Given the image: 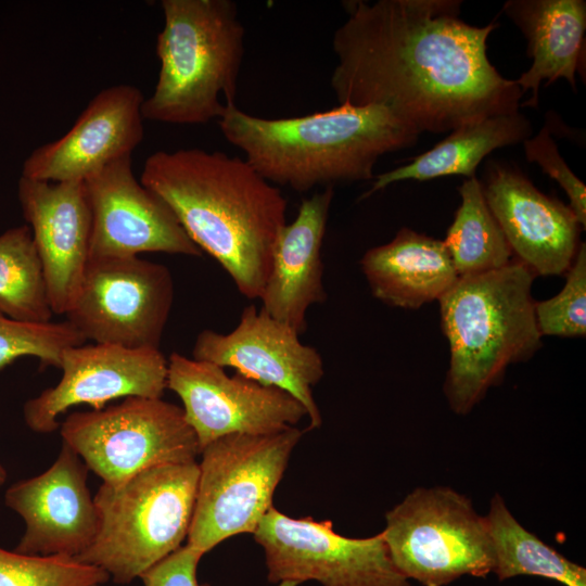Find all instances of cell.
I'll return each mask as SVG.
<instances>
[{
    "label": "cell",
    "mask_w": 586,
    "mask_h": 586,
    "mask_svg": "<svg viewBox=\"0 0 586 586\" xmlns=\"http://www.w3.org/2000/svg\"><path fill=\"white\" fill-rule=\"evenodd\" d=\"M334 31L339 104L381 105L420 133L515 113L523 93L491 63L492 22L460 18L459 0L351 1Z\"/></svg>",
    "instance_id": "obj_1"
},
{
    "label": "cell",
    "mask_w": 586,
    "mask_h": 586,
    "mask_svg": "<svg viewBox=\"0 0 586 586\" xmlns=\"http://www.w3.org/2000/svg\"><path fill=\"white\" fill-rule=\"evenodd\" d=\"M140 181L166 203L242 295L259 298L286 225L288 201L277 186L244 158L202 149L154 152Z\"/></svg>",
    "instance_id": "obj_2"
},
{
    "label": "cell",
    "mask_w": 586,
    "mask_h": 586,
    "mask_svg": "<svg viewBox=\"0 0 586 586\" xmlns=\"http://www.w3.org/2000/svg\"><path fill=\"white\" fill-rule=\"evenodd\" d=\"M217 122L264 179L297 192L370 180L381 156L413 145L421 135L381 105L347 103L282 118L225 104Z\"/></svg>",
    "instance_id": "obj_3"
},
{
    "label": "cell",
    "mask_w": 586,
    "mask_h": 586,
    "mask_svg": "<svg viewBox=\"0 0 586 586\" xmlns=\"http://www.w3.org/2000/svg\"><path fill=\"white\" fill-rule=\"evenodd\" d=\"M535 276L513 259L497 270L460 277L438 300L450 351L444 394L455 413H469L508 366L539 348L531 293Z\"/></svg>",
    "instance_id": "obj_4"
},
{
    "label": "cell",
    "mask_w": 586,
    "mask_h": 586,
    "mask_svg": "<svg viewBox=\"0 0 586 586\" xmlns=\"http://www.w3.org/2000/svg\"><path fill=\"white\" fill-rule=\"evenodd\" d=\"M158 78L143 119L200 125L234 104L245 29L231 0H163Z\"/></svg>",
    "instance_id": "obj_5"
},
{
    "label": "cell",
    "mask_w": 586,
    "mask_h": 586,
    "mask_svg": "<svg viewBox=\"0 0 586 586\" xmlns=\"http://www.w3.org/2000/svg\"><path fill=\"white\" fill-rule=\"evenodd\" d=\"M199 463H168L118 484L102 483L93 496L99 528L75 559L129 584L181 547L196 497Z\"/></svg>",
    "instance_id": "obj_6"
},
{
    "label": "cell",
    "mask_w": 586,
    "mask_h": 586,
    "mask_svg": "<svg viewBox=\"0 0 586 586\" xmlns=\"http://www.w3.org/2000/svg\"><path fill=\"white\" fill-rule=\"evenodd\" d=\"M303 436L292 426L266 434H230L202 450L187 544L205 555L225 539L254 533Z\"/></svg>",
    "instance_id": "obj_7"
},
{
    "label": "cell",
    "mask_w": 586,
    "mask_h": 586,
    "mask_svg": "<svg viewBox=\"0 0 586 586\" xmlns=\"http://www.w3.org/2000/svg\"><path fill=\"white\" fill-rule=\"evenodd\" d=\"M381 532L395 568L422 586H445L493 573L485 517L448 486L418 487L391 509Z\"/></svg>",
    "instance_id": "obj_8"
},
{
    "label": "cell",
    "mask_w": 586,
    "mask_h": 586,
    "mask_svg": "<svg viewBox=\"0 0 586 586\" xmlns=\"http://www.w3.org/2000/svg\"><path fill=\"white\" fill-rule=\"evenodd\" d=\"M60 433L106 484L153 467L196 461L200 455L182 408L162 397L129 396L99 410L73 412L61 423Z\"/></svg>",
    "instance_id": "obj_9"
},
{
    "label": "cell",
    "mask_w": 586,
    "mask_h": 586,
    "mask_svg": "<svg viewBox=\"0 0 586 586\" xmlns=\"http://www.w3.org/2000/svg\"><path fill=\"white\" fill-rule=\"evenodd\" d=\"M173 302V276L165 265L138 256L95 257L65 316L93 343L160 348Z\"/></svg>",
    "instance_id": "obj_10"
},
{
    "label": "cell",
    "mask_w": 586,
    "mask_h": 586,
    "mask_svg": "<svg viewBox=\"0 0 586 586\" xmlns=\"http://www.w3.org/2000/svg\"><path fill=\"white\" fill-rule=\"evenodd\" d=\"M265 553L270 583L322 586H410L393 564L382 533L351 538L332 522L295 519L271 507L253 533Z\"/></svg>",
    "instance_id": "obj_11"
},
{
    "label": "cell",
    "mask_w": 586,
    "mask_h": 586,
    "mask_svg": "<svg viewBox=\"0 0 586 586\" xmlns=\"http://www.w3.org/2000/svg\"><path fill=\"white\" fill-rule=\"evenodd\" d=\"M167 388L182 402L186 420L201 450L230 434L266 435L295 426L307 411L288 392L218 365L173 353L167 360Z\"/></svg>",
    "instance_id": "obj_12"
},
{
    "label": "cell",
    "mask_w": 586,
    "mask_h": 586,
    "mask_svg": "<svg viewBox=\"0 0 586 586\" xmlns=\"http://www.w3.org/2000/svg\"><path fill=\"white\" fill-rule=\"evenodd\" d=\"M59 383L23 406L26 425L49 434L71 407L87 404L99 410L117 398H161L167 388V359L160 348H128L93 343L66 348L61 356Z\"/></svg>",
    "instance_id": "obj_13"
},
{
    "label": "cell",
    "mask_w": 586,
    "mask_h": 586,
    "mask_svg": "<svg viewBox=\"0 0 586 586\" xmlns=\"http://www.w3.org/2000/svg\"><path fill=\"white\" fill-rule=\"evenodd\" d=\"M293 328L263 308L249 305L231 332L201 331L192 358L231 367L247 379L288 392L306 409L308 429H317L322 419L313 387L323 375V361L320 353L303 344Z\"/></svg>",
    "instance_id": "obj_14"
},
{
    "label": "cell",
    "mask_w": 586,
    "mask_h": 586,
    "mask_svg": "<svg viewBox=\"0 0 586 586\" xmlns=\"http://www.w3.org/2000/svg\"><path fill=\"white\" fill-rule=\"evenodd\" d=\"M84 182L91 212L90 258L146 252L203 255L166 203L137 180L131 156L110 163Z\"/></svg>",
    "instance_id": "obj_15"
},
{
    "label": "cell",
    "mask_w": 586,
    "mask_h": 586,
    "mask_svg": "<svg viewBox=\"0 0 586 586\" xmlns=\"http://www.w3.org/2000/svg\"><path fill=\"white\" fill-rule=\"evenodd\" d=\"M89 469L66 444L42 473L17 481L4 504L25 522L14 551L28 556L76 558L93 542L99 513L88 486Z\"/></svg>",
    "instance_id": "obj_16"
},
{
    "label": "cell",
    "mask_w": 586,
    "mask_h": 586,
    "mask_svg": "<svg viewBox=\"0 0 586 586\" xmlns=\"http://www.w3.org/2000/svg\"><path fill=\"white\" fill-rule=\"evenodd\" d=\"M143 101L141 91L131 85L101 90L65 135L30 153L22 176L50 182L85 181L110 163L131 156L144 136Z\"/></svg>",
    "instance_id": "obj_17"
},
{
    "label": "cell",
    "mask_w": 586,
    "mask_h": 586,
    "mask_svg": "<svg viewBox=\"0 0 586 586\" xmlns=\"http://www.w3.org/2000/svg\"><path fill=\"white\" fill-rule=\"evenodd\" d=\"M17 195L42 264L52 311L65 315L90 260L91 212L85 182L21 176Z\"/></svg>",
    "instance_id": "obj_18"
},
{
    "label": "cell",
    "mask_w": 586,
    "mask_h": 586,
    "mask_svg": "<svg viewBox=\"0 0 586 586\" xmlns=\"http://www.w3.org/2000/svg\"><path fill=\"white\" fill-rule=\"evenodd\" d=\"M482 190L486 204L520 262L535 275L566 272L579 247L571 208L540 192L519 170L491 163Z\"/></svg>",
    "instance_id": "obj_19"
},
{
    "label": "cell",
    "mask_w": 586,
    "mask_h": 586,
    "mask_svg": "<svg viewBox=\"0 0 586 586\" xmlns=\"http://www.w3.org/2000/svg\"><path fill=\"white\" fill-rule=\"evenodd\" d=\"M333 194L329 187L302 201L295 219L280 231L259 296L269 316L298 334L307 328L308 308L327 298L321 247Z\"/></svg>",
    "instance_id": "obj_20"
},
{
    "label": "cell",
    "mask_w": 586,
    "mask_h": 586,
    "mask_svg": "<svg viewBox=\"0 0 586 586\" xmlns=\"http://www.w3.org/2000/svg\"><path fill=\"white\" fill-rule=\"evenodd\" d=\"M505 14L527 41L532 66L515 81L530 100L521 106H537L540 84L563 78L576 89V73L584 66L586 2L584 0H509Z\"/></svg>",
    "instance_id": "obj_21"
},
{
    "label": "cell",
    "mask_w": 586,
    "mask_h": 586,
    "mask_svg": "<svg viewBox=\"0 0 586 586\" xmlns=\"http://www.w3.org/2000/svg\"><path fill=\"white\" fill-rule=\"evenodd\" d=\"M360 266L375 298L409 309L438 301L459 279L444 242L408 228L368 250Z\"/></svg>",
    "instance_id": "obj_22"
},
{
    "label": "cell",
    "mask_w": 586,
    "mask_h": 586,
    "mask_svg": "<svg viewBox=\"0 0 586 586\" xmlns=\"http://www.w3.org/2000/svg\"><path fill=\"white\" fill-rule=\"evenodd\" d=\"M531 133L530 120L519 111L463 125L410 163L378 175L361 199L403 180L424 181L449 175L473 178L477 165L493 150L524 142Z\"/></svg>",
    "instance_id": "obj_23"
},
{
    "label": "cell",
    "mask_w": 586,
    "mask_h": 586,
    "mask_svg": "<svg viewBox=\"0 0 586 586\" xmlns=\"http://www.w3.org/2000/svg\"><path fill=\"white\" fill-rule=\"evenodd\" d=\"M485 520L493 546V573L499 581L528 575L552 579L564 586H586L585 568L527 531L499 494L493 496Z\"/></svg>",
    "instance_id": "obj_24"
},
{
    "label": "cell",
    "mask_w": 586,
    "mask_h": 586,
    "mask_svg": "<svg viewBox=\"0 0 586 586\" xmlns=\"http://www.w3.org/2000/svg\"><path fill=\"white\" fill-rule=\"evenodd\" d=\"M458 191L461 203L443 242L459 278L505 267L512 251L486 204L482 183L469 178Z\"/></svg>",
    "instance_id": "obj_25"
},
{
    "label": "cell",
    "mask_w": 586,
    "mask_h": 586,
    "mask_svg": "<svg viewBox=\"0 0 586 586\" xmlns=\"http://www.w3.org/2000/svg\"><path fill=\"white\" fill-rule=\"evenodd\" d=\"M0 313L25 323L51 322L42 264L28 226L0 235Z\"/></svg>",
    "instance_id": "obj_26"
},
{
    "label": "cell",
    "mask_w": 586,
    "mask_h": 586,
    "mask_svg": "<svg viewBox=\"0 0 586 586\" xmlns=\"http://www.w3.org/2000/svg\"><path fill=\"white\" fill-rule=\"evenodd\" d=\"M102 569L65 556H28L0 547V586H92L107 583Z\"/></svg>",
    "instance_id": "obj_27"
},
{
    "label": "cell",
    "mask_w": 586,
    "mask_h": 586,
    "mask_svg": "<svg viewBox=\"0 0 586 586\" xmlns=\"http://www.w3.org/2000/svg\"><path fill=\"white\" fill-rule=\"evenodd\" d=\"M67 320L42 324L13 320L0 313V370L20 357L31 356L42 366L60 367L62 353L86 343Z\"/></svg>",
    "instance_id": "obj_28"
},
{
    "label": "cell",
    "mask_w": 586,
    "mask_h": 586,
    "mask_svg": "<svg viewBox=\"0 0 586 586\" xmlns=\"http://www.w3.org/2000/svg\"><path fill=\"white\" fill-rule=\"evenodd\" d=\"M536 324L543 335L565 337L586 334V249L581 243L566 271L562 290L534 305Z\"/></svg>",
    "instance_id": "obj_29"
},
{
    "label": "cell",
    "mask_w": 586,
    "mask_h": 586,
    "mask_svg": "<svg viewBox=\"0 0 586 586\" xmlns=\"http://www.w3.org/2000/svg\"><path fill=\"white\" fill-rule=\"evenodd\" d=\"M523 143L527 161L536 163L545 174L560 184L569 198V207L585 229L586 187L559 154L547 127H544L536 136L527 138Z\"/></svg>",
    "instance_id": "obj_30"
},
{
    "label": "cell",
    "mask_w": 586,
    "mask_h": 586,
    "mask_svg": "<svg viewBox=\"0 0 586 586\" xmlns=\"http://www.w3.org/2000/svg\"><path fill=\"white\" fill-rule=\"evenodd\" d=\"M202 555L188 544L145 571L139 578L143 586H209L196 576Z\"/></svg>",
    "instance_id": "obj_31"
},
{
    "label": "cell",
    "mask_w": 586,
    "mask_h": 586,
    "mask_svg": "<svg viewBox=\"0 0 586 586\" xmlns=\"http://www.w3.org/2000/svg\"><path fill=\"white\" fill-rule=\"evenodd\" d=\"M7 477H8L7 470H5V468L2 466V463L0 462V488H1V487L3 486V484L5 483Z\"/></svg>",
    "instance_id": "obj_32"
},
{
    "label": "cell",
    "mask_w": 586,
    "mask_h": 586,
    "mask_svg": "<svg viewBox=\"0 0 586 586\" xmlns=\"http://www.w3.org/2000/svg\"><path fill=\"white\" fill-rule=\"evenodd\" d=\"M297 585L298 584L293 583V582H282L278 584V586H297Z\"/></svg>",
    "instance_id": "obj_33"
},
{
    "label": "cell",
    "mask_w": 586,
    "mask_h": 586,
    "mask_svg": "<svg viewBox=\"0 0 586 586\" xmlns=\"http://www.w3.org/2000/svg\"><path fill=\"white\" fill-rule=\"evenodd\" d=\"M92 586H101V585H92Z\"/></svg>",
    "instance_id": "obj_34"
}]
</instances>
